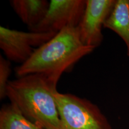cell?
I'll list each match as a JSON object with an SVG mask.
<instances>
[{"label": "cell", "mask_w": 129, "mask_h": 129, "mask_svg": "<svg viewBox=\"0 0 129 129\" xmlns=\"http://www.w3.org/2000/svg\"><path fill=\"white\" fill-rule=\"evenodd\" d=\"M11 62L0 56V99H4L6 98V88L9 78L11 74Z\"/></svg>", "instance_id": "30bf717a"}, {"label": "cell", "mask_w": 129, "mask_h": 129, "mask_svg": "<svg viewBox=\"0 0 129 129\" xmlns=\"http://www.w3.org/2000/svg\"><path fill=\"white\" fill-rule=\"evenodd\" d=\"M86 0H51L46 15L39 23L29 29L37 32H57L77 27L84 13Z\"/></svg>", "instance_id": "5b68a950"}, {"label": "cell", "mask_w": 129, "mask_h": 129, "mask_svg": "<svg viewBox=\"0 0 129 129\" xmlns=\"http://www.w3.org/2000/svg\"><path fill=\"white\" fill-rule=\"evenodd\" d=\"M54 96L60 129H112L99 108L88 100L57 90Z\"/></svg>", "instance_id": "3957f363"}, {"label": "cell", "mask_w": 129, "mask_h": 129, "mask_svg": "<svg viewBox=\"0 0 129 129\" xmlns=\"http://www.w3.org/2000/svg\"><path fill=\"white\" fill-rule=\"evenodd\" d=\"M10 3L16 14L29 29L43 20L50 4L46 0H12Z\"/></svg>", "instance_id": "52a82bcc"}, {"label": "cell", "mask_w": 129, "mask_h": 129, "mask_svg": "<svg viewBox=\"0 0 129 129\" xmlns=\"http://www.w3.org/2000/svg\"><path fill=\"white\" fill-rule=\"evenodd\" d=\"M57 84L43 74L18 77L8 83L6 98L35 124L43 129H60L54 96Z\"/></svg>", "instance_id": "7a4b0ae2"}, {"label": "cell", "mask_w": 129, "mask_h": 129, "mask_svg": "<svg viewBox=\"0 0 129 129\" xmlns=\"http://www.w3.org/2000/svg\"><path fill=\"white\" fill-rule=\"evenodd\" d=\"M104 28L115 32L125 43L129 57V0H116Z\"/></svg>", "instance_id": "ba28073f"}, {"label": "cell", "mask_w": 129, "mask_h": 129, "mask_svg": "<svg viewBox=\"0 0 129 129\" xmlns=\"http://www.w3.org/2000/svg\"><path fill=\"white\" fill-rule=\"evenodd\" d=\"M94 48L82 43L77 27H67L37 48L26 62L15 68L16 77L33 74H43L57 83L64 72L92 53Z\"/></svg>", "instance_id": "6da1fadb"}, {"label": "cell", "mask_w": 129, "mask_h": 129, "mask_svg": "<svg viewBox=\"0 0 129 129\" xmlns=\"http://www.w3.org/2000/svg\"><path fill=\"white\" fill-rule=\"evenodd\" d=\"M116 0H86L84 13L77 26L85 46L96 48L102 43V29L112 12Z\"/></svg>", "instance_id": "8992f818"}, {"label": "cell", "mask_w": 129, "mask_h": 129, "mask_svg": "<svg viewBox=\"0 0 129 129\" xmlns=\"http://www.w3.org/2000/svg\"><path fill=\"white\" fill-rule=\"evenodd\" d=\"M0 129H43L30 121L13 104L4 105L0 111Z\"/></svg>", "instance_id": "9c48e42d"}, {"label": "cell", "mask_w": 129, "mask_h": 129, "mask_svg": "<svg viewBox=\"0 0 129 129\" xmlns=\"http://www.w3.org/2000/svg\"><path fill=\"white\" fill-rule=\"evenodd\" d=\"M56 32H24L1 26L0 48L10 62L23 64L35 50L55 36Z\"/></svg>", "instance_id": "277c9868"}]
</instances>
